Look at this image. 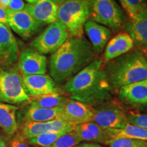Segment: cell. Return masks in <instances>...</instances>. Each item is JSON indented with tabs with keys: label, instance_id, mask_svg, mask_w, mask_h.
<instances>
[{
	"label": "cell",
	"instance_id": "obj_1",
	"mask_svg": "<svg viewBox=\"0 0 147 147\" xmlns=\"http://www.w3.org/2000/svg\"><path fill=\"white\" fill-rule=\"evenodd\" d=\"M64 89L73 100L95 107L111 100L113 88L103 67L102 59H97L64 84Z\"/></svg>",
	"mask_w": 147,
	"mask_h": 147
},
{
	"label": "cell",
	"instance_id": "obj_2",
	"mask_svg": "<svg viewBox=\"0 0 147 147\" xmlns=\"http://www.w3.org/2000/svg\"><path fill=\"white\" fill-rule=\"evenodd\" d=\"M95 53L87 38L69 37L49 60V73L55 82L61 83L94 61Z\"/></svg>",
	"mask_w": 147,
	"mask_h": 147
},
{
	"label": "cell",
	"instance_id": "obj_3",
	"mask_svg": "<svg viewBox=\"0 0 147 147\" xmlns=\"http://www.w3.org/2000/svg\"><path fill=\"white\" fill-rule=\"evenodd\" d=\"M104 69L113 89L147 80V60L139 50L131 51L110 61Z\"/></svg>",
	"mask_w": 147,
	"mask_h": 147
},
{
	"label": "cell",
	"instance_id": "obj_4",
	"mask_svg": "<svg viewBox=\"0 0 147 147\" xmlns=\"http://www.w3.org/2000/svg\"><path fill=\"white\" fill-rule=\"evenodd\" d=\"M90 15L89 0H64L59 6L57 21L65 25L69 37H81Z\"/></svg>",
	"mask_w": 147,
	"mask_h": 147
},
{
	"label": "cell",
	"instance_id": "obj_5",
	"mask_svg": "<svg viewBox=\"0 0 147 147\" xmlns=\"http://www.w3.org/2000/svg\"><path fill=\"white\" fill-rule=\"evenodd\" d=\"M92 21L117 30L125 25L126 16L115 0H89Z\"/></svg>",
	"mask_w": 147,
	"mask_h": 147
},
{
	"label": "cell",
	"instance_id": "obj_6",
	"mask_svg": "<svg viewBox=\"0 0 147 147\" xmlns=\"http://www.w3.org/2000/svg\"><path fill=\"white\" fill-rule=\"evenodd\" d=\"M29 100L20 71L15 67L0 69V101L10 104Z\"/></svg>",
	"mask_w": 147,
	"mask_h": 147
},
{
	"label": "cell",
	"instance_id": "obj_7",
	"mask_svg": "<svg viewBox=\"0 0 147 147\" xmlns=\"http://www.w3.org/2000/svg\"><path fill=\"white\" fill-rule=\"evenodd\" d=\"M69 37L65 25L59 21L49 25L31 42L30 48L42 55L53 54Z\"/></svg>",
	"mask_w": 147,
	"mask_h": 147
},
{
	"label": "cell",
	"instance_id": "obj_8",
	"mask_svg": "<svg viewBox=\"0 0 147 147\" xmlns=\"http://www.w3.org/2000/svg\"><path fill=\"white\" fill-rule=\"evenodd\" d=\"M93 112L92 121L105 129H122L129 123L123 109L111 101L93 107Z\"/></svg>",
	"mask_w": 147,
	"mask_h": 147
},
{
	"label": "cell",
	"instance_id": "obj_9",
	"mask_svg": "<svg viewBox=\"0 0 147 147\" xmlns=\"http://www.w3.org/2000/svg\"><path fill=\"white\" fill-rule=\"evenodd\" d=\"M8 25L16 34L25 40L32 38L43 27L25 10H8Z\"/></svg>",
	"mask_w": 147,
	"mask_h": 147
},
{
	"label": "cell",
	"instance_id": "obj_10",
	"mask_svg": "<svg viewBox=\"0 0 147 147\" xmlns=\"http://www.w3.org/2000/svg\"><path fill=\"white\" fill-rule=\"evenodd\" d=\"M18 56L17 42L10 27L0 23V69L12 67Z\"/></svg>",
	"mask_w": 147,
	"mask_h": 147
},
{
	"label": "cell",
	"instance_id": "obj_11",
	"mask_svg": "<svg viewBox=\"0 0 147 147\" xmlns=\"http://www.w3.org/2000/svg\"><path fill=\"white\" fill-rule=\"evenodd\" d=\"M18 59V69L23 76L46 74L47 59L45 55L32 48H27L20 53Z\"/></svg>",
	"mask_w": 147,
	"mask_h": 147
},
{
	"label": "cell",
	"instance_id": "obj_12",
	"mask_svg": "<svg viewBox=\"0 0 147 147\" xmlns=\"http://www.w3.org/2000/svg\"><path fill=\"white\" fill-rule=\"evenodd\" d=\"M76 125L62 119L47 122H27L23 127V136L29 139L47 132L69 133L74 129Z\"/></svg>",
	"mask_w": 147,
	"mask_h": 147
},
{
	"label": "cell",
	"instance_id": "obj_13",
	"mask_svg": "<svg viewBox=\"0 0 147 147\" xmlns=\"http://www.w3.org/2000/svg\"><path fill=\"white\" fill-rule=\"evenodd\" d=\"M59 3L56 0H37L34 3L25 5L24 10L39 23L51 24L57 21Z\"/></svg>",
	"mask_w": 147,
	"mask_h": 147
},
{
	"label": "cell",
	"instance_id": "obj_14",
	"mask_svg": "<svg viewBox=\"0 0 147 147\" xmlns=\"http://www.w3.org/2000/svg\"><path fill=\"white\" fill-rule=\"evenodd\" d=\"M25 91L29 96H39L58 93L56 83L51 76L47 74H35L23 76Z\"/></svg>",
	"mask_w": 147,
	"mask_h": 147
},
{
	"label": "cell",
	"instance_id": "obj_15",
	"mask_svg": "<svg viewBox=\"0 0 147 147\" xmlns=\"http://www.w3.org/2000/svg\"><path fill=\"white\" fill-rule=\"evenodd\" d=\"M93 107L79 101L68 99L63 107L61 119L78 125L92 121Z\"/></svg>",
	"mask_w": 147,
	"mask_h": 147
},
{
	"label": "cell",
	"instance_id": "obj_16",
	"mask_svg": "<svg viewBox=\"0 0 147 147\" xmlns=\"http://www.w3.org/2000/svg\"><path fill=\"white\" fill-rule=\"evenodd\" d=\"M84 32L87 34L95 54H100L104 51L112 35L110 28L91 19L88 20L84 25Z\"/></svg>",
	"mask_w": 147,
	"mask_h": 147
},
{
	"label": "cell",
	"instance_id": "obj_17",
	"mask_svg": "<svg viewBox=\"0 0 147 147\" xmlns=\"http://www.w3.org/2000/svg\"><path fill=\"white\" fill-rule=\"evenodd\" d=\"M134 45L143 51L147 48V10L131 18L125 25Z\"/></svg>",
	"mask_w": 147,
	"mask_h": 147
},
{
	"label": "cell",
	"instance_id": "obj_18",
	"mask_svg": "<svg viewBox=\"0 0 147 147\" xmlns=\"http://www.w3.org/2000/svg\"><path fill=\"white\" fill-rule=\"evenodd\" d=\"M121 100L131 105L147 104V80L127 84L119 89Z\"/></svg>",
	"mask_w": 147,
	"mask_h": 147
},
{
	"label": "cell",
	"instance_id": "obj_19",
	"mask_svg": "<svg viewBox=\"0 0 147 147\" xmlns=\"http://www.w3.org/2000/svg\"><path fill=\"white\" fill-rule=\"evenodd\" d=\"M74 132L82 141L100 142L107 144L111 140L108 130L101 127L93 121L76 125Z\"/></svg>",
	"mask_w": 147,
	"mask_h": 147
},
{
	"label": "cell",
	"instance_id": "obj_20",
	"mask_svg": "<svg viewBox=\"0 0 147 147\" xmlns=\"http://www.w3.org/2000/svg\"><path fill=\"white\" fill-rule=\"evenodd\" d=\"M17 110L15 106L0 102V128L8 135H14L18 129L16 117Z\"/></svg>",
	"mask_w": 147,
	"mask_h": 147
},
{
	"label": "cell",
	"instance_id": "obj_21",
	"mask_svg": "<svg viewBox=\"0 0 147 147\" xmlns=\"http://www.w3.org/2000/svg\"><path fill=\"white\" fill-rule=\"evenodd\" d=\"M63 107L42 108L29 106L25 113L27 122H47L55 119H61Z\"/></svg>",
	"mask_w": 147,
	"mask_h": 147
},
{
	"label": "cell",
	"instance_id": "obj_22",
	"mask_svg": "<svg viewBox=\"0 0 147 147\" xmlns=\"http://www.w3.org/2000/svg\"><path fill=\"white\" fill-rule=\"evenodd\" d=\"M107 130L111 140L124 138L147 142V129L134 125L127 123L122 129Z\"/></svg>",
	"mask_w": 147,
	"mask_h": 147
},
{
	"label": "cell",
	"instance_id": "obj_23",
	"mask_svg": "<svg viewBox=\"0 0 147 147\" xmlns=\"http://www.w3.org/2000/svg\"><path fill=\"white\" fill-rule=\"evenodd\" d=\"M68 98L55 93L39 96L29 97V102L33 107L42 108H55L63 107Z\"/></svg>",
	"mask_w": 147,
	"mask_h": 147
},
{
	"label": "cell",
	"instance_id": "obj_24",
	"mask_svg": "<svg viewBox=\"0 0 147 147\" xmlns=\"http://www.w3.org/2000/svg\"><path fill=\"white\" fill-rule=\"evenodd\" d=\"M66 133L65 132H47L27 139L29 144L36 146L49 147L52 145L59 138Z\"/></svg>",
	"mask_w": 147,
	"mask_h": 147
},
{
	"label": "cell",
	"instance_id": "obj_25",
	"mask_svg": "<svg viewBox=\"0 0 147 147\" xmlns=\"http://www.w3.org/2000/svg\"><path fill=\"white\" fill-rule=\"evenodd\" d=\"M115 43L119 57L126 54L134 49V43L127 33H119L112 38Z\"/></svg>",
	"mask_w": 147,
	"mask_h": 147
},
{
	"label": "cell",
	"instance_id": "obj_26",
	"mask_svg": "<svg viewBox=\"0 0 147 147\" xmlns=\"http://www.w3.org/2000/svg\"><path fill=\"white\" fill-rule=\"evenodd\" d=\"M129 18L147 10L146 0H119Z\"/></svg>",
	"mask_w": 147,
	"mask_h": 147
},
{
	"label": "cell",
	"instance_id": "obj_27",
	"mask_svg": "<svg viewBox=\"0 0 147 147\" xmlns=\"http://www.w3.org/2000/svg\"><path fill=\"white\" fill-rule=\"evenodd\" d=\"M81 142L74 131L63 134L49 147H74Z\"/></svg>",
	"mask_w": 147,
	"mask_h": 147
},
{
	"label": "cell",
	"instance_id": "obj_28",
	"mask_svg": "<svg viewBox=\"0 0 147 147\" xmlns=\"http://www.w3.org/2000/svg\"><path fill=\"white\" fill-rule=\"evenodd\" d=\"M109 147H147V142L131 138H116L110 140Z\"/></svg>",
	"mask_w": 147,
	"mask_h": 147
},
{
	"label": "cell",
	"instance_id": "obj_29",
	"mask_svg": "<svg viewBox=\"0 0 147 147\" xmlns=\"http://www.w3.org/2000/svg\"><path fill=\"white\" fill-rule=\"evenodd\" d=\"M127 118L129 123L147 129V113H130Z\"/></svg>",
	"mask_w": 147,
	"mask_h": 147
},
{
	"label": "cell",
	"instance_id": "obj_30",
	"mask_svg": "<svg viewBox=\"0 0 147 147\" xmlns=\"http://www.w3.org/2000/svg\"><path fill=\"white\" fill-rule=\"evenodd\" d=\"M27 138L23 136H17L14 137L10 144V147H32Z\"/></svg>",
	"mask_w": 147,
	"mask_h": 147
},
{
	"label": "cell",
	"instance_id": "obj_31",
	"mask_svg": "<svg viewBox=\"0 0 147 147\" xmlns=\"http://www.w3.org/2000/svg\"><path fill=\"white\" fill-rule=\"evenodd\" d=\"M8 10L12 11H21L25 8V3L23 0H8Z\"/></svg>",
	"mask_w": 147,
	"mask_h": 147
},
{
	"label": "cell",
	"instance_id": "obj_32",
	"mask_svg": "<svg viewBox=\"0 0 147 147\" xmlns=\"http://www.w3.org/2000/svg\"><path fill=\"white\" fill-rule=\"evenodd\" d=\"M0 23L8 25V10L0 5Z\"/></svg>",
	"mask_w": 147,
	"mask_h": 147
},
{
	"label": "cell",
	"instance_id": "obj_33",
	"mask_svg": "<svg viewBox=\"0 0 147 147\" xmlns=\"http://www.w3.org/2000/svg\"><path fill=\"white\" fill-rule=\"evenodd\" d=\"M74 147H102L101 145L96 143H82Z\"/></svg>",
	"mask_w": 147,
	"mask_h": 147
},
{
	"label": "cell",
	"instance_id": "obj_34",
	"mask_svg": "<svg viewBox=\"0 0 147 147\" xmlns=\"http://www.w3.org/2000/svg\"><path fill=\"white\" fill-rule=\"evenodd\" d=\"M8 0H0V5L3 7V8L6 9V10H8Z\"/></svg>",
	"mask_w": 147,
	"mask_h": 147
},
{
	"label": "cell",
	"instance_id": "obj_35",
	"mask_svg": "<svg viewBox=\"0 0 147 147\" xmlns=\"http://www.w3.org/2000/svg\"><path fill=\"white\" fill-rule=\"evenodd\" d=\"M0 147H7L5 142L1 137H0Z\"/></svg>",
	"mask_w": 147,
	"mask_h": 147
},
{
	"label": "cell",
	"instance_id": "obj_36",
	"mask_svg": "<svg viewBox=\"0 0 147 147\" xmlns=\"http://www.w3.org/2000/svg\"><path fill=\"white\" fill-rule=\"evenodd\" d=\"M25 1H27L29 3H34L36 2L37 0H25Z\"/></svg>",
	"mask_w": 147,
	"mask_h": 147
},
{
	"label": "cell",
	"instance_id": "obj_37",
	"mask_svg": "<svg viewBox=\"0 0 147 147\" xmlns=\"http://www.w3.org/2000/svg\"><path fill=\"white\" fill-rule=\"evenodd\" d=\"M143 53H144V56H145V57H146V60H147V48L146 49H144V51H143V52H142Z\"/></svg>",
	"mask_w": 147,
	"mask_h": 147
}]
</instances>
